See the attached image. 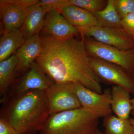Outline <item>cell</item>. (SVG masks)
Segmentation results:
<instances>
[{
    "mask_svg": "<svg viewBox=\"0 0 134 134\" xmlns=\"http://www.w3.org/2000/svg\"><path fill=\"white\" fill-rule=\"evenodd\" d=\"M41 52V37L36 35L27 39L15 53L18 60L15 70L17 76L23 74L28 70Z\"/></svg>",
    "mask_w": 134,
    "mask_h": 134,
    "instance_id": "7c38bea8",
    "label": "cell"
},
{
    "mask_svg": "<svg viewBox=\"0 0 134 134\" xmlns=\"http://www.w3.org/2000/svg\"><path fill=\"white\" fill-rule=\"evenodd\" d=\"M133 37L134 39V35L133 36ZM131 75H132V77H133V79L134 80V68L133 70V72H132V74H131Z\"/></svg>",
    "mask_w": 134,
    "mask_h": 134,
    "instance_id": "4316f807",
    "label": "cell"
},
{
    "mask_svg": "<svg viewBox=\"0 0 134 134\" xmlns=\"http://www.w3.org/2000/svg\"><path fill=\"white\" fill-rule=\"evenodd\" d=\"M40 37L41 52L36 62L50 79L54 82L81 84L102 93L101 79L91 66L83 36L65 40L47 35Z\"/></svg>",
    "mask_w": 134,
    "mask_h": 134,
    "instance_id": "6da1fadb",
    "label": "cell"
},
{
    "mask_svg": "<svg viewBox=\"0 0 134 134\" xmlns=\"http://www.w3.org/2000/svg\"><path fill=\"white\" fill-rule=\"evenodd\" d=\"M91 66L100 79L119 85L134 93V80L130 74L120 66L90 57Z\"/></svg>",
    "mask_w": 134,
    "mask_h": 134,
    "instance_id": "9c48e42d",
    "label": "cell"
},
{
    "mask_svg": "<svg viewBox=\"0 0 134 134\" xmlns=\"http://www.w3.org/2000/svg\"><path fill=\"white\" fill-rule=\"evenodd\" d=\"M92 14L97 19V26L122 28L121 19L115 9L113 0H108L104 9Z\"/></svg>",
    "mask_w": 134,
    "mask_h": 134,
    "instance_id": "ac0fdd59",
    "label": "cell"
},
{
    "mask_svg": "<svg viewBox=\"0 0 134 134\" xmlns=\"http://www.w3.org/2000/svg\"><path fill=\"white\" fill-rule=\"evenodd\" d=\"M130 93L128 90L119 85H114L111 90L112 111L122 119H129L132 111Z\"/></svg>",
    "mask_w": 134,
    "mask_h": 134,
    "instance_id": "9a60e30c",
    "label": "cell"
},
{
    "mask_svg": "<svg viewBox=\"0 0 134 134\" xmlns=\"http://www.w3.org/2000/svg\"><path fill=\"white\" fill-rule=\"evenodd\" d=\"M116 11L121 19L134 12V0H113Z\"/></svg>",
    "mask_w": 134,
    "mask_h": 134,
    "instance_id": "44dd1931",
    "label": "cell"
},
{
    "mask_svg": "<svg viewBox=\"0 0 134 134\" xmlns=\"http://www.w3.org/2000/svg\"><path fill=\"white\" fill-rule=\"evenodd\" d=\"M134 117L132 119H129L130 122L131 124L134 126V115H133Z\"/></svg>",
    "mask_w": 134,
    "mask_h": 134,
    "instance_id": "484cf974",
    "label": "cell"
},
{
    "mask_svg": "<svg viewBox=\"0 0 134 134\" xmlns=\"http://www.w3.org/2000/svg\"><path fill=\"white\" fill-rule=\"evenodd\" d=\"M38 0H1V18L4 31L21 29L24 22L26 8L37 5Z\"/></svg>",
    "mask_w": 134,
    "mask_h": 134,
    "instance_id": "30bf717a",
    "label": "cell"
},
{
    "mask_svg": "<svg viewBox=\"0 0 134 134\" xmlns=\"http://www.w3.org/2000/svg\"><path fill=\"white\" fill-rule=\"evenodd\" d=\"M99 118L82 107L51 114L38 134H101Z\"/></svg>",
    "mask_w": 134,
    "mask_h": 134,
    "instance_id": "3957f363",
    "label": "cell"
},
{
    "mask_svg": "<svg viewBox=\"0 0 134 134\" xmlns=\"http://www.w3.org/2000/svg\"><path fill=\"white\" fill-rule=\"evenodd\" d=\"M0 134H19L12 125L5 120L0 119Z\"/></svg>",
    "mask_w": 134,
    "mask_h": 134,
    "instance_id": "cb8c5ba5",
    "label": "cell"
},
{
    "mask_svg": "<svg viewBox=\"0 0 134 134\" xmlns=\"http://www.w3.org/2000/svg\"><path fill=\"white\" fill-rule=\"evenodd\" d=\"M69 4V0H41L37 5L41 6L47 12L55 10L61 12L64 7Z\"/></svg>",
    "mask_w": 134,
    "mask_h": 134,
    "instance_id": "7402d4cb",
    "label": "cell"
},
{
    "mask_svg": "<svg viewBox=\"0 0 134 134\" xmlns=\"http://www.w3.org/2000/svg\"><path fill=\"white\" fill-rule=\"evenodd\" d=\"M47 11L41 6L31 5L26 8V14L21 29L25 40L39 35L43 30Z\"/></svg>",
    "mask_w": 134,
    "mask_h": 134,
    "instance_id": "4fadbf2b",
    "label": "cell"
},
{
    "mask_svg": "<svg viewBox=\"0 0 134 134\" xmlns=\"http://www.w3.org/2000/svg\"><path fill=\"white\" fill-rule=\"evenodd\" d=\"M83 37L85 48L90 57L120 66L131 75L134 68V49L122 51L100 43L92 38Z\"/></svg>",
    "mask_w": 134,
    "mask_h": 134,
    "instance_id": "277c9868",
    "label": "cell"
},
{
    "mask_svg": "<svg viewBox=\"0 0 134 134\" xmlns=\"http://www.w3.org/2000/svg\"><path fill=\"white\" fill-rule=\"evenodd\" d=\"M21 29L4 31L0 39V62L10 58L25 42Z\"/></svg>",
    "mask_w": 134,
    "mask_h": 134,
    "instance_id": "2e32d148",
    "label": "cell"
},
{
    "mask_svg": "<svg viewBox=\"0 0 134 134\" xmlns=\"http://www.w3.org/2000/svg\"><path fill=\"white\" fill-rule=\"evenodd\" d=\"M122 29L133 36L134 35V12L127 15L121 19Z\"/></svg>",
    "mask_w": 134,
    "mask_h": 134,
    "instance_id": "603a6c76",
    "label": "cell"
},
{
    "mask_svg": "<svg viewBox=\"0 0 134 134\" xmlns=\"http://www.w3.org/2000/svg\"><path fill=\"white\" fill-rule=\"evenodd\" d=\"M131 105H132V111L131 113L133 115H134V98L131 99L130 100Z\"/></svg>",
    "mask_w": 134,
    "mask_h": 134,
    "instance_id": "d4e9b609",
    "label": "cell"
},
{
    "mask_svg": "<svg viewBox=\"0 0 134 134\" xmlns=\"http://www.w3.org/2000/svg\"><path fill=\"white\" fill-rule=\"evenodd\" d=\"M54 82L35 62L20 79L14 82L3 103L32 91L46 90Z\"/></svg>",
    "mask_w": 134,
    "mask_h": 134,
    "instance_id": "5b68a950",
    "label": "cell"
},
{
    "mask_svg": "<svg viewBox=\"0 0 134 134\" xmlns=\"http://www.w3.org/2000/svg\"><path fill=\"white\" fill-rule=\"evenodd\" d=\"M103 126L106 134H134V126L129 119H122L112 114L104 117Z\"/></svg>",
    "mask_w": 134,
    "mask_h": 134,
    "instance_id": "d6986e66",
    "label": "cell"
},
{
    "mask_svg": "<svg viewBox=\"0 0 134 134\" xmlns=\"http://www.w3.org/2000/svg\"><path fill=\"white\" fill-rule=\"evenodd\" d=\"M0 119L9 123L19 134H37L49 116L46 90H34L3 104Z\"/></svg>",
    "mask_w": 134,
    "mask_h": 134,
    "instance_id": "7a4b0ae2",
    "label": "cell"
},
{
    "mask_svg": "<svg viewBox=\"0 0 134 134\" xmlns=\"http://www.w3.org/2000/svg\"><path fill=\"white\" fill-rule=\"evenodd\" d=\"M49 115L81 108L74 83L54 82L46 90Z\"/></svg>",
    "mask_w": 134,
    "mask_h": 134,
    "instance_id": "8992f818",
    "label": "cell"
},
{
    "mask_svg": "<svg viewBox=\"0 0 134 134\" xmlns=\"http://www.w3.org/2000/svg\"><path fill=\"white\" fill-rule=\"evenodd\" d=\"M70 4L75 5L92 13L100 11L105 7L107 1L103 0H69Z\"/></svg>",
    "mask_w": 134,
    "mask_h": 134,
    "instance_id": "ffe728a7",
    "label": "cell"
},
{
    "mask_svg": "<svg viewBox=\"0 0 134 134\" xmlns=\"http://www.w3.org/2000/svg\"><path fill=\"white\" fill-rule=\"evenodd\" d=\"M79 30L82 36L92 38L119 50L128 51L134 49L133 36L122 28L95 26Z\"/></svg>",
    "mask_w": 134,
    "mask_h": 134,
    "instance_id": "52a82bcc",
    "label": "cell"
},
{
    "mask_svg": "<svg viewBox=\"0 0 134 134\" xmlns=\"http://www.w3.org/2000/svg\"><path fill=\"white\" fill-rule=\"evenodd\" d=\"M61 13L70 24L79 30L97 26V19L92 13L75 5L65 6Z\"/></svg>",
    "mask_w": 134,
    "mask_h": 134,
    "instance_id": "5bb4252c",
    "label": "cell"
},
{
    "mask_svg": "<svg viewBox=\"0 0 134 134\" xmlns=\"http://www.w3.org/2000/svg\"><path fill=\"white\" fill-rule=\"evenodd\" d=\"M42 31L45 35L59 40L70 38L80 33L79 29L70 24L57 10L47 13Z\"/></svg>",
    "mask_w": 134,
    "mask_h": 134,
    "instance_id": "8fae6325",
    "label": "cell"
},
{
    "mask_svg": "<svg viewBox=\"0 0 134 134\" xmlns=\"http://www.w3.org/2000/svg\"><path fill=\"white\" fill-rule=\"evenodd\" d=\"M74 89L82 107L85 109L99 118L111 114L110 89H105L103 93H99L77 83H74Z\"/></svg>",
    "mask_w": 134,
    "mask_h": 134,
    "instance_id": "ba28073f",
    "label": "cell"
},
{
    "mask_svg": "<svg viewBox=\"0 0 134 134\" xmlns=\"http://www.w3.org/2000/svg\"><path fill=\"white\" fill-rule=\"evenodd\" d=\"M18 60L15 54L0 62V95L1 103L6 99L9 90L15 78V70Z\"/></svg>",
    "mask_w": 134,
    "mask_h": 134,
    "instance_id": "e0dca14e",
    "label": "cell"
}]
</instances>
